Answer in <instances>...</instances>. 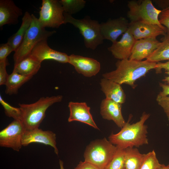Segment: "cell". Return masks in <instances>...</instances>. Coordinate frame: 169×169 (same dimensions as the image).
<instances>
[{"mask_svg":"<svg viewBox=\"0 0 169 169\" xmlns=\"http://www.w3.org/2000/svg\"><path fill=\"white\" fill-rule=\"evenodd\" d=\"M32 77L13 71L12 73L9 75L5 85L6 94L9 95L17 94L20 87Z\"/></svg>","mask_w":169,"mask_h":169,"instance_id":"603a6c76","label":"cell"},{"mask_svg":"<svg viewBox=\"0 0 169 169\" xmlns=\"http://www.w3.org/2000/svg\"><path fill=\"white\" fill-rule=\"evenodd\" d=\"M168 120H169V117H168Z\"/></svg>","mask_w":169,"mask_h":169,"instance_id":"60d3db41","label":"cell"},{"mask_svg":"<svg viewBox=\"0 0 169 169\" xmlns=\"http://www.w3.org/2000/svg\"><path fill=\"white\" fill-rule=\"evenodd\" d=\"M0 103L3 106L5 115L14 120L21 121V113L20 108L13 107L5 101L0 96Z\"/></svg>","mask_w":169,"mask_h":169,"instance_id":"f1b7e54d","label":"cell"},{"mask_svg":"<svg viewBox=\"0 0 169 169\" xmlns=\"http://www.w3.org/2000/svg\"><path fill=\"white\" fill-rule=\"evenodd\" d=\"M129 10L127 16L131 22H143L156 24L166 30V28L160 23L159 19L162 11L154 6L151 0L140 2L131 0L128 2Z\"/></svg>","mask_w":169,"mask_h":169,"instance_id":"52a82bcc","label":"cell"},{"mask_svg":"<svg viewBox=\"0 0 169 169\" xmlns=\"http://www.w3.org/2000/svg\"><path fill=\"white\" fill-rule=\"evenodd\" d=\"M136 40L128 28L120 40L112 43L108 49L116 59L119 60L129 59Z\"/></svg>","mask_w":169,"mask_h":169,"instance_id":"e0dca14e","label":"cell"},{"mask_svg":"<svg viewBox=\"0 0 169 169\" xmlns=\"http://www.w3.org/2000/svg\"><path fill=\"white\" fill-rule=\"evenodd\" d=\"M100 83L106 99L121 104L125 102V95L120 84L104 78L101 79Z\"/></svg>","mask_w":169,"mask_h":169,"instance_id":"ffe728a7","label":"cell"},{"mask_svg":"<svg viewBox=\"0 0 169 169\" xmlns=\"http://www.w3.org/2000/svg\"><path fill=\"white\" fill-rule=\"evenodd\" d=\"M64 13L72 15L82 10L85 6L86 1L84 0H59Z\"/></svg>","mask_w":169,"mask_h":169,"instance_id":"484cf974","label":"cell"},{"mask_svg":"<svg viewBox=\"0 0 169 169\" xmlns=\"http://www.w3.org/2000/svg\"><path fill=\"white\" fill-rule=\"evenodd\" d=\"M160 43L156 37L136 40L129 59L137 61L146 59L158 48Z\"/></svg>","mask_w":169,"mask_h":169,"instance_id":"2e32d148","label":"cell"},{"mask_svg":"<svg viewBox=\"0 0 169 169\" xmlns=\"http://www.w3.org/2000/svg\"><path fill=\"white\" fill-rule=\"evenodd\" d=\"M31 23L20 44L14 52L13 58L14 65L30 55L36 44L40 40L49 37L56 31L46 30L39 23L38 18L32 14Z\"/></svg>","mask_w":169,"mask_h":169,"instance_id":"277c9868","label":"cell"},{"mask_svg":"<svg viewBox=\"0 0 169 169\" xmlns=\"http://www.w3.org/2000/svg\"><path fill=\"white\" fill-rule=\"evenodd\" d=\"M59 164L60 169H65L64 166V162L62 160L60 159L59 160Z\"/></svg>","mask_w":169,"mask_h":169,"instance_id":"f35d334b","label":"cell"},{"mask_svg":"<svg viewBox=\"0 0 169 169\" xmlns=\"http://www.w3.org/2000/svg\"><path fill=\"white\" fill-rule=\"evenodd\" d=\"M162 69H165L167 72H169V60L165 63H157L156 67L155 69L156 71H159Z\"/></svg>","mask_w":169,"mask_h":169,"instance_id":"d590c367","label":"cell"},{"mask_svg":"<svg viewBox=\"0 0 169 169\" xmlns=\"http://www.w3.org/2000/svg\"><path fill=\"white\" fill-rule=\"evenodd\" d=\"M129 23L123 17L109 19L100 23L101 35L104 39L110 40L112 43L117 41L118 38L126 32L129 28Z\"/></svg>","mask_w":169,"mask_h":169,"instance_id":"7c38bea8","label":"cell"},{"mask_svg":"<svg viewBox=\"0 0 169 169\" xmlns=\"http://www.w3.org/2000/svg\"><path fill=\"white\" fill-rule=\"evenodd\" d=\"M158 48L146 59L157 63L165 60H169V34L166 33L161 39Z\"/></svg>","mask_w":169,"mask_h":169,"instance_id":"d4e9b609","label":"cell"},{"mask_svg":"<svg viewBox=\"0 0 169 169\" xmlns=\"http://www.w3.org/2000/svg\"><path fill=\"white\" fill-rule=\"evenodd\" d=\"M64 24L69 23L77 28L83 36L85 47L95 49L103 42L104 39L100 29V23L95 20L86 16L81 19H77L64 13Z\"/></svg>","mask_w":169,"mask_h":169,"instance_id":"5b68a950","label":"cell"},{"mask_svg":"<svg viewBox=\"0 0 169 169\" xmlns=\"http://www.w3.org/2000/svg\"><path fill=\"white\" fill-rule=\"evenodd\" d=\"M161 164L159 162L155 151L153 150L145 154L139 169H159Z\"/></svg>","mask_w":169,"mask_h":169,"instance_id":"83f0119b","label":"cell"},{"mask_svg":"<svg viewBox=\"0 0 169 169\" xmlns=\"http://www.w3.org/2000/svg\"><path fill=\"white\" fill-rule=\"evenodd\" d=\"M69 115L68 121H78L99 130L90 112V107L85 102L70 101L68 104Z\"/></svg>","mask_w":169,"mask_h":169,"instance_id":"5bb4252c","label":"cell"},{"mask_svg":"<svg viewBox=\"0 0 169 169\" xmlns=\"http://www.w3.org/2000/svg\"><path fill=\"white\" fill-rule=\"evenodd\" d=\"M23 11L12 0H0V27L5 24L15 25Z\"/></svg>","mask_w":169,"mask_h":169,"instance_id":"d6986e66","label":"cell"},{"mask_svg":"<svg viewBox=\"0 0 169 169\" xmlns=\"http://www.w3.org/2000/svg\"><path fill=\"white\" fill-rule=\"evenodd\" d=\"M74 169H101L90 163L80 161Z\"/></svg>","mask_w":169,"mask_h":169,"instance_id":"836d02e7","label":"cell"},{"mask_svg":"<svg viewBox=\"0 0 169 169\" xmlns=\"http://www.w3.org/2000/svg\"><path fill=\"white\" fill-rule=\"evenodd\" d=\"M129 29L136 40L164 36L166 30L158 25L143 22H130Z\"/></svg>","mask_w":169,"mask_h":169,"instance_id":"9a60e30c","label":"cell"},{"mask_svg":"<svg viewBox=\"0 0 169 169\" xmlns=\"http://www.w3.org/2000/svg\"><path fill=\"white\" fill-rule=\"evenodd\" d=\"M25 129L20 120H14L0 131V146L19 151L22 147V139Z\"/></svg>","mask_w":169,"mask_h":169,"instance_id":"9c48e42d","label":"cell"},{"mask_svg":"<svg viewBox=\"0 0 169 169\" xmlns=\"http://www.w3.org/2000/svg\"><path fill=\"white\" fill-rule=\"evenodd\" d=\"M68 63L74 67L77 72L86 77L96 75L100 69V64L98 61L80 55L73 54L69 55Z\"/></svg>","mask_w":169,"mask_h":169,"instance_id":"4fadbf2b","label":"cell"},{"mask_svg":"<svg viewBox=\"0 0 169 169\" xmlns=\"http://www.w3.org/2000/svg\"><path fill=\"white\" fill-rule=\"evenodd\" d=\"M117 149L105 138L95 140L87 146L84 154V161L101 169H105Z\"/></svg>","mask_w":169,"mask_h":169,"instance_id":"8992f818","label":"cell"},{"mask_svg":"<svg viewBox=\"0 0 169 169\" xmlns=\"http://www.w3.org/2000/svg\"><path fill=\"white\" fill-rule=\"evenodd\" d=\"M32 20V14L26 12L22 18L20 27L18 31L8 39L7 43L14 49V52L18 48L23 40L31 23Z\"/></svg>","mask_w":169,"mask_h":169,"instance_id":"44dd1931","label":"cell"},{"mask_svg":"<svg viewBox=\"0 0 169 169\" xmlns=\"http://www.w3.org/2000/svg\"><path fill=\"white\" fill-rule=\"evenodd\" d=\"M159 169H169V164L166 166L164 164H161Z\"/></svg>","mask_w":169,"mask_h":169,"instance_id":"74e56055","label":"cell"},{"mask_svg":"<svg viewBox=\"0 0 169 169\" xmlns=\"http://www.w3.org/2000/svg\"><path fill=\"white\" fill-rule=\"evenodd\" d=\"M47 39H42L38 43L29 56L41 63L45 60H52L62 63H68L69 56L50 48L48 45Z\"/></svg>","mask_w":169,"mask_h":169,"instance_id":"8fae6325","label":"cell"},{"mask_svg":"<svg viewBox=\"0 0 169 169\" xmlns=\"http://www.w3.org/2000/svg\"><path fill=\"white\" fill-rule=\"evenodd\" d=\"M159 19L161 24L166 28V33L169 34V8L162 10Z\"/></svg>","mask_w":169,"mask_h":169,"instance_id":"4dcf8cb0","label":"cell"},{"mask_svg":"<svg viewBox=\"0 0 169 169\" xmlns=\"http://www.w3.org/2000/svg\"><path fill=\"white\" fill-rule=\"evenodd\" d=\"M150 116L144 112L140 120L136 123L131 124L129 121L126 122L119 132L110 135L109 140L118 147L124 149L148 144L147 127L145 122Z\"/></svg>","mask_w":169,"mask_h":169,"instance_id":"7a4b0ae2","label":"cell"},{"mask_svg":"<svg viewBox=\"0 0 169 169\" xmlns=\"http://www.w3.org/2000/svg\"><path fill=\"white\" fill-rule=\"evenodd\" d=\"M117 147L115 154L105 169H125V149Z\"/></svg>","mask_w":169,"mask_h":169,"instance_id":"4316f807","label":"cell"},{"mask_svg":"<svg viewBox=\"0 0 169 169\" xmlns=\"http://www.w3.org/2000/svg\"><path fill=\"white\" fill-rule=\"evenodd\" d=\"M63 98L61 95L43 97L32 104H19L21 121L25 130L39 128L47 109L54 103L61 101Z\"/></svg>","mask_w":169,"mask_h":169,"instance_id":"3957f363","label":"cell"},{"mask_svg":"<svg viewBox=\"0 0 169 169\" xmlns=\"http://www.w3.org/2000/svg\"><path fill=\"white\" fill-rule=\"evenodd\" d=\"M41 63L30 56L14 65L13 71L20 74L33 77L39 71Z\"/></svg>","mask_w":169,"mask_h":169,"instance_id":"7402d4cb","label":"cell"},{"mask_svg":"<svg viewBox=\"0 0 169 169\" xmlns=\"http://www.w3.org/2000/svg\"><path fill=\"white\" fill-rule=\"evenodd\" d=\"M156 100L159 105L163 109L167 117H169V96L157 97Z\"/></svg>","mask_w":169,"mask_h":169,"instance_id":"d6a6232c","label":"cell"},{"mask_svg":"<svg viewBox=\"0 0 169 169\" xmlns=\"http://www.w3.org/2000/svg\"><path fill=\"white\" fill-rule=\"evenodd\" d=\"M155 2L161 8L168 7L169 5V0H155Z\"/></svg>","mask_w":169,"mask_h":169,"instance_id":"8d00e7d4","label":"cell"},{"mask_svg":"<svg viewBox=\"0 0 169 169\" xmlns=\"http://www.w3.org/2000/svg\"><path fill=\"white\" fill-rule=\"evenodd\" d=\"M64 13L59 0H42L38 21L44 28H58L64 24Z\"/></svg>","mask_w":169,"mask_h":169,"instance_id":"ba28073f","label":"cell"},{"mask_svg":"<svg viewBox=\"0 0 169 169\" xmlns=\"http://www.w3.org/2000/svg\"><path fill=\"white\" fill-rule=\"evenodd\" d=\"M13 51V48L7 43L0 45V62L7 60V56Z\"/></svg>","mask_w":169,"mask_h":169,"instance_id":"f546056e","label":"cell"},{"mask_svg":"<svg viewBox=\"0 0 169 169\" xmlns=\"http://www.w3.org/2000/svg\"><path fill=\"white\" fill-rule=\"evenodd\" d=\"M125 151V169H139L145 154L141 153L136 147L127 148Z\"/></svg>","mask_w":169,"mask_h":169,"instance_id":"cb8c5ba5","label":"cell"},{"mask_svg":"<svg viewBox=\"0 0 169 169\" xmlns=\"http://www.w3.org/2000/svg\"><path fill=\"white\" fill-rule=\"evenodd\" d=\"M157 63L149 61H137L129 59L118 60L115 70L102 75L103 78L120 85L125 84L133 86L135 81L150 70L156 69Z\"/></svg>","mask_w":169,"mask_h":169,"instance_id":"6da1fadb","label":"cell"},{"mask_svg":"<svg viewBox=\"0 0 169 169\" xmlns=\"http://www.w3.org/2000/svg\"><path fill=\"white\" fill-rule=\"evenodd\" d=\"M121 105L105 98L102 100L100 107V113L102 117L105 120H112L120 128L126 123L122 114Z\"/></svg>","mask_w":169,"mask_h":169,"instance_id":"ac0fdd59","label":"cell"},{"mask_svg":"<svg viewBox=\"0 0 169 169\" xmlns=\"http://www.w3.org/2000/svg\"><path fill=\"white\" fill-rule=\"evenodd\" d=\"M166 73L168 75V76L165 77L162 80L169 83V72H166Z\"/></svg>","mask_w":169,"mask_h":169,"instance_id":"ab89813d","label":"cell"},{"mask_svg":"<svg viewBox=\"0 0 169 169\" xmlns=\"http://www.w3.org/2000/svg\"><path fill=\"white\" fill-rule=\"evenodd\" d=\"M32 143H39L50 146L54 148L55 153L58 155L56 135L51 131H43L39 128L25 130L22 139V146H27Z\"/></svg>","mask_w":169,"mask_h":169,"instance_id":"30bf717a","label":"cell"},{"mask_svg":"<svg viewBox=\"0 0 169 169\" xmlns=\"http://www.w3.org/2000/svg\"><path fill=\"white\" fill-rule=\"evenodd\" d=\"M160 85L162 88V91L160 92L157 97H163L169 95V85L160 83Z\"/></svg>","mask_w":169,"mask_h":169,"instance_id":"e575fe53","label":"cell"},{"mask_svg":"<svg viewBox=\"0 0 169 169\" xmlns=\"http://www.w3.org/2000/svg\"><path fill=\"white\" fill-rule=\"evenodd\" d=\"M8 64L7 60L0 62V85H5L9 75L6 70V66Z\"/></svg>","mask_w":169,"mask_h":169,"instance_id":"1f68e13d","label":"cell"}]
</instances>
